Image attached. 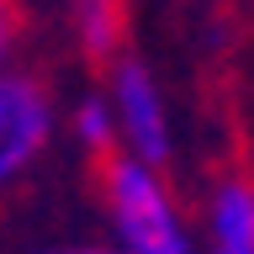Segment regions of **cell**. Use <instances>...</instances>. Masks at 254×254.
<instances>
[{
	"instance_id": "obj_1",
	"label": "cell",
	"mask_w": 254,
	"mask_h": 254,
	"mask_svg": "<svg viewBox=\"0 0 254 254\" xmlns=\"http://www.w3.org/2000/svg\"><path fill=\"white\" fill-rule=\"evenodd\" d=\"M101 186H106V212L122 254H196L190 228L159 170H148L127 154H111L101 170Z\"/></svg>"
},
{
	"instance_id": "obj_2",
	"label": "cell",
	"mask_w": 254,
	"mask_h": 254,
	"mask_svg": "<svg viewBox=\"0 0 254 254\" xmlns=\"http://www.w3.org/2000/svg\"><path fill=\"white\" fill-rule=\"evenodd\" d=\"M111 117H117V143L127 159H138L148 170H164L175 154V127H170V106L159 79L148 74V64L122 53L111 64Z\"/></svg>"
},
{
	"instance_id": "obj_5",
	"label": "cell",
	"mask_w": 254,
	"mask_h": 254,
	"mask_svg": "<svg viewBox=\"0 0 254 254\" xmlns=\"http://www.w3.org/2000/svg\"><path fill=\"white\" fill-rule=\"evenodd\" d=\"M74 32H79L85 59H95V64H117V59H122L127 21H122L117 5H106V0H85V5L74 11Z\"/></svg>"
},
{
	"instance_id": "obj_8",
	"label": "cell",
	"mask_w": 254,
	"mask_h": 254,
	"mask_svg": "<svg viewBox=\"0 0 254 254\" xmlns=\"http://www.w3.org/2000/svg\"><path fill=\"white\" fill-rule=\"evenodd\" d=\"M43 254H122V249H101V244H85V249H43Z\"/></svg>"
},
{
	"instance_id": "obj_6",
	"label": "cell",
	"mask_w": 254,
	"mask_h": 254,
	"mask_svg": "<svg viewBox=\"0 0 254 254\" xmlns=\"http://www.w3.org/2000/svg\"><path fill=\"white\" fill-rule=\"evenodd\" d=\"M74 138L90 148V154H117L122 143H117V117H111V101L106 95H85L74 106Z\"/></svg>"
},
{
	"instance_id": "obj_4",
	"label": "cell",
	"mask_w": 254,
	"mask_h": 254,
	"mask_svg": "<svg viewBox=\"0 0 254 254\" xmlns=\"http://www.w3.org/2000/svg\"><path fill=\"white\" fill-rule=\"evenodd\" d=\"M201 254H254V180L222 175L206 196V249Z\"/></svg>"
},
{
	"instance_id": "obj_3",
	"label": "cell",
	"mask_w": 254,
	"mask_h": 254,
	"mask_svg": "<svg viewBox=\"0 0 254 254\" xmlns=\"http://www.w3.org/2000/svg\"><path fill=\"white\" fill-rule=\"evenodd\" d=\"M48 143H53V95H48V85L27 69H5L0 74V190H11L43 159Z\"/></svg>"
},
{
	"instance_id": "obj_7",
	"label": "cell",
	"mask_w": 254,
	"mask_h": 254,
	"mask_svg": "<svg viewBox=\"0 0 254 254\" xmlns=\"http://www.w3.org/2000/svg\"><path fill=\"white\" fill-rule=\"evenodd\" d=\"M16 37H21V21H16V11H11V5H0V74H5V69H16V64H11Z\"/></svg>"
}]
</instances>
